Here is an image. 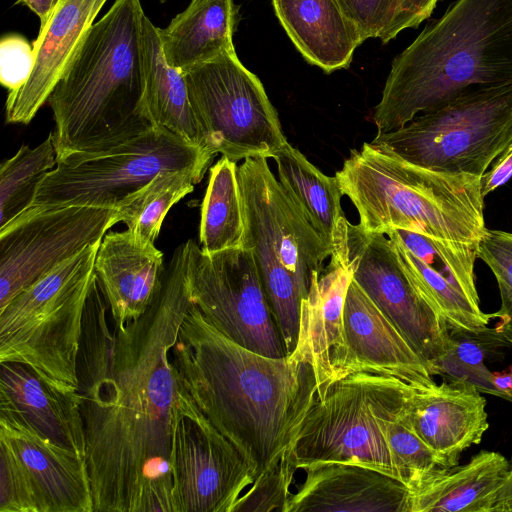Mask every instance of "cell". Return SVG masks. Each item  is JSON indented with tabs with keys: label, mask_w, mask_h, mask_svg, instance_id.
<instances>
[{
	"label": "cell",
	"mask_w": 512,
	"mask_h": 512,
	"mask_svg": "<svg viewBox=\"0 0 512 512\" xmlns=\"http://www.w3.org/2000/svg\"><path fill=\"white\" fill-rule=\"evenodd\" d=\"M191 305L184 245L139 318L117 323L97 277L87 299L77 391L94 512H172L171 349Z\"/></svg>",
	"instance_id": "obj_1"
},
{
	"label": "cell",
	"mask_w": 512,
	"mask_h": 512,
	"mask_svg": "<svg viewBox=\"0 0 512 512\" xmlns=\"http://www.w3.org/2000/svg\"><path fill=\"white\" fill-rule=\"evenodd\" d=\"M171 361L178 382L235 446L254 480L293 457L303 422L319 398L310 364L267 357L235 343L192 302Z\"/></svg>",
	"instance_id": "obj_2"
},
{
	"label": "cell",
	"mask_w": 512,
	"mask_h": 512,
	"mask_svg": "<svg viewBox=\"0 0 512 512\" xmlns=\"http://www.w3.org/2000/svg\"><path fill=\"white\" fill-rule=\"evenodd\" d=\"M512 84V0H455L391 63L372 120L391 131L469 92Z\"/></svg>",
	"instance_id": "obj_3"
},
{
	"label": "cell",
	"mask_w": 512,
	"mask_h": 512,
	"mask_svg": "<svg viewBox=\"0 0 512 512\" xmlns=\"http://www.w3.org/2000/svg\"><path fill=\"white\" fill-rule=\"evenodd\" d=\"M144 10L115 0L91 26L47 102L57 159L108 150L156 126L146 98Z\"/></svg>",
	"instance_id": "obj_4"
},
{
	"label": "cell",
	"mask_w": 512,
	"mask_h": 512,
	"mask_svg": "<svg viewBox=\"0 0 512 512\" xmlns=\"http://www.w3.org/2000/svg\"><path fill=\"white\" fill-rule=\"evenodd\" d=\"M335 176L365 231L479 242L488 230L480 177L419 167L370 142L351 149Z\"/></svg>",
	"instance_id": "obj_5"
},
{
	"label": "cell",
	"mask_w": 512,
	"mask_h": 512,
	"mask_svg": "<svg viewBox=\"0 0 512 512\" xmlns=\"http://www.w3.org/2000/svg\"><path fill=\"white\" fill-rule=\"evenodd\" d=\"M237 175L245 219L243 247L252 253L289 356L297 346L302 300L334 248L276 180L266 158L245 159Z\"/></svg>",
	"instance_id": "obj_6"
},
{
	"label": "cell",
	"mask_w": 512,
	"mask_h": 512,
	"mask_svg": "<svg viewBox=\"0 0 512 512\" xmlns=\"http://www.w3.org/2000/svg\"><path fill=\"white\" fill-rule=\"evenodd\" d=\"M100 241L59 264L0 309V363L17 362L78 388L77 358Z\"/></svg>",
	"instance_id": "obj_7"
},
{
	"label": "cell",
	"mask_w": 512,
	"mask_h": 512,
	"mask_svg": "<svg viewBox=\"0 0 512 512\" xmlns=\"http://www.w3.org/2000/svg\"><path fill=\"white\" fill-rule=\"evenodd\" d=\"M413 388L398 378L367 372L334 382L303 422L293 450L295 467L357 464L398 479L384 423L404 406Z\"/></svg>",
	"instance_id": "obj_8"
},
{
	"label": "cell",
	"mask_w": 512,
	"mask_h": 512,
	"mask_svg": "<svg viewBox=\"0 0 512 512\" xmlns=\"http://www.w3.org/2000/svg\"><path fill=\"white\" fill-rule=\"evenodd\" d=\"M511 142L512 84L469 92L370 143L419 167L481 178Z\"/></svg>",
	"instance_id": "obj_9"
},
{
	"label": "cell",
	"mask_w": 512,
	"mask_h": 512,
	"mask_svg": "<svg viewBox=\"0 0 512 512\" xmlns=\"http://www.w3.org/2000/svg\"><path fill=\"white\" fill-rule=\"evenodd\" d=\"M214 154L161 126L108 150L57 159L24 213L70 205L119 209L133 193L166 170H207Z\"/></svg>",
	"instance_id": "obj_10"
},
{
	"label": "cell",
	"mask_w": 512,
	"mask_h": 512,
	"mask_svg": "<svg viewBox=\"0 0 512 512\" xmlns=\"http://www.w3.org/2000/svg\"><path fill=\"white\" fill-rule=\"evenodd\" d=\"M189 101L202 145L238 162L273 158L287 142L260 79L227 51L186 72Z\"/></svg>",
	"instance_id": "obj_11"
},
{
	"label": "cell",
	"mask_w": 512,
	"mask_h": 512,
	"mask_svg": "<svg viewBox=\"0 0 512 512\" xmlns=\"http://www.w3.org/2000/svg\"><path fill=\"white\" fill-rule=\"evenodd\" d=\"M183 245L187 292L203 317L253 352L287 356L251 251L241 247L207 254L194 240Z\"/></svg>",
	"instance_id": "obj_12"
},
{
	"label": "cell",
	"mask_w": 512,
	"mask_h": 512,
	"mask_svg": "<svg viewBox=\"0 0 512 512\" xmlns=\"http://www.w3.org/2000/svg\"><path fill=\"white\" fill-rule=\"evenodd\" d=\"M170 467L172 512H233L254 482L248 463L179 382L171 410Z\"/></svg>",
	"instance_id": "obj_13"
},
{
	"label": "cell",
	"mask_w": 512,
	"mask_h": 512,
	"mask_svg": "<svg viewBox=\"0 0 512 512\" xmlns=\"http://www.w3.org/2000/svg\"><path fill=\"white\" fill-rule=\"evenodd\" d=\"M341 231L353 280L435 376L449 344L445 319L417 289L389 237L365 231L346 218L341 222Z\"/></svg>",
	"instance_id": "obj_14"
},
{
	"label": "cell",
	"mask_w": 512,
	"mask_h": 512,
	"mask_svg": "<svg viewBox=\"0 0 512 512\" xmlns=\"http://www.w3.org/2000/svg\"><path fill=\"white\" fill-rule=\"evenodd\" d=\"M118 222L117 209L70 205L23 213L0 229V309Z\"/></svg>",
	"instance_id": "obj_15"
},
{
	"label": "cell",
	"mask_w": 512,
	"mask_h": 512,
	"mask_svg": "<svg viewBox=\"0 0 512 512\" xmlns=\"http://www.w3.org/2000/svg\"><path fill=\"white\" fill-rule=\"evenodd\" d=\"M352 278L340 223L330 261L320 275L313 276L309 294L302 300L297 346L289 355L312 366L319 386L318 400L334 382L347 376L343 309Z\"/></svg>",
	"instance_id": "obj_16"
},
{
	"label": "cell",
	"mask_w": 512,
	"mask_h": 512,
	"mask_svg": "<svg viewBox=\"0 0 512 512\" xmlns=\"http://www.w3.org/2000/svg\"><path fill=\"white\" fill-rule=\"evenodd\" d=\"M0 441L16 454L39 512H94L86 460L39 433L15 409L0 405Z\"/></svg>",
	"instance_id": "obj_17"
},
{
	"label": "cell",
	"mask_w": 512,
	"mask_h": 512,
	"mask_svg": "<svg viewBox=\"0 0 512 512\" xmlns=\"http://www.w3.org/2000/svg\"><path fill=\"white\" fill-rule=\"evenodd\" d=\"M485 407L486 400L476 387L444 380L413 388L403 414L448 468L459 463L464 450L481 442L489 428Z\"/></svg>",
	"instance_id": "obj_18"
},
{
	"label": "cell",
	"mask_w": 512,
	"mask_h": 512,
	"mask_svg": "<svg viewBox=\"0 0 512 512\" xmlns=\"http://www.w3.org/2000/svg\"><path fill=\"white\" fill-rule=\"evenodd\" d=\"M343 320L347 376L356 372L392 376L415 388L435 382L419 355L353 278L345 297Z\"/></svg>",
	"instance_id": "obj_19"
},
{
	"label": "cell",
	"mask_w": 512,
	"mask_h": 512,
	"mask_svg": "<svg viewBox=\"0 0 512 512\" xmlns=\"http://www.w3.org/2000/svg\"><path fill=\"white\" fill-rule=\"evenodd\" d=\"M107 0H60L34 40V67L27 82L8 92V123L28 124L47 102Z\"/></svg>",
	"instance_id": "obj_20"
},
{
	"label": "cell",
	"mask_w": 512,
	"mask_h": 512,
	"mask_svg": "<svg viewBox=\"0 0 512 512\" xmlns=\"http://www.w3.org/2000/svg\"><path fill=\"white\" fill-rule=\"evenodd\" d=\"M286 512H410V491L398 479L357 464L306 468Z\"/></svg>",
	"instance_id": "obj_21"
},
{
	"label": "cell",
	"mask_w": 512,
	"mask_h": 512,
	"mask_svg": "<svg viewBox=\"0 0 512 512\" xmlns=\"http://www.w3.org/2000/svg\"><path fill=\"white\" fill-rule=\"evenodd\" d=\"M163 253L152 242L128 229L109 232L102 238L95 274L117 323L139 318L148 309L162 285Z\"/></svg>",
	"instance_id": "obj_22"
},
{
	"label": "cell",
	"mask_w": 512,
	"mask_h": 512,
	"mask_svg": "<svg viewBox=\"0 0 512 512\" xmlns=\"http://www.w3.org/2000/svg\"><path fill=\"white\" fill-rule=\"evenodd\" d=\"M0 405L15 409L43 436L85 459L78 391L44 380L27 365L1 362Z\"/></svg>",
	"instance_id": "obj_23"
},
{
	"label": "cell",
	"mask_w": 512,
	"mask_h": 512,
	"mask_svg": "<svg viewBox=\"0 0 512 512\" xmlns=\"http://www.w3.org/2000/svg\"><path fill=\"white\" fill-rule=\"evenodd\" d=\"M272 4L304 59L326 73L348 67L364 42L337 0H272Z\"/></svg>",
	"instance_id": "obj_24"
},
{
	"label": "cell",
	"mask_w": 512,
	"mask_h": 512,
	"mask_svg": "<svg viewBox=\"0 0 512 512\" xmlns=\"http://www.w3.org/2000/svg\"><path fill=\"white\" fill-rule=\"evenodd\" d=\"M509 466L502 454L482 450L464 465L439 468L410 490V512H491Z\"/></svg>",
	"instance_id": "obj_25"
},
{
	"label": "cell",
	"mask_w": 512,
	"mask_h": 512,
	"mask_svg": "<svg viewBox=\"0 0 512 512\" xmlns=\"http://www.w3.org/2000/svg\"><path fill=\"white\" fill-rule=\"evenodd\" d=\"M237 17L233 0H191L166 28H159L167 63L184 73L235 50L233 34Z\"/></svg>",
	"instance_id": "obj_26"
},
{
	"label": "cell",
	"mask_w": 512,
	"mask_h": 512,
	"mask_svg": "<svg viewBox=\"0 0 512 512\" xmlns=\"http://www.w3.org/2000/svg\"><path fill=\"white\" fill-rule=\"evenodd\" d=\"M142 43L146 98L153 123L203 147L184 73L167 63L159 28L146 15Z\"/></svg>",
	"instance_id": "obj_27"
},
{
	"label": "cell",
	"mask_w": 512,
	"mask_h": 512,
	"mask_svg": "<svg viewBox=\"0 0 512 512\" xmlns=\"http://www.w3.org/2000/svg\"><path fill=\"white\" fill-rule=\"evenodd\" d=\"M278 181L319 235L334 248V239L345 218L343 196L336 176L325 175L298 149L286 142L273 156Z\"/></svg>",
	"instance_id": "obj_28"
},
{
	"label": "cell",
	"mask_w": 512,
	"mask_h": 512,
	"mask_svg": "<svg viewBox=\"0 0 512 512\" xmlns=\"http://www.w3.org/2000/svg\"><path fill=\"white\" fill-rule=\"evenodd\" d=\"M237 170V162L224 156L209 169L199 225V245L207 254L243 247L245 219Z\"/></svg>",
	"instance_id": "obj_29"
},
{
	"label": "cell",
	"mask_w": 512,
	"mask_h": 512,
	"mask_svg": "<svg viewBox=\"0 0 512 512\" xmlns=\"http://www.w3.org/2000/svg\"><path fill=\"white\" fill-rule=\"evenodd\" d=\"M207 170H166L154 176L119 207L120 222L143 241L154 243L171 207L194 190Z\"/></svg>",
	"instance_id": "obj_30"
},
{
	"label": "cell",
	"mask_w": 512,
	"mask_h": 512,
	"mask_svg": "<svg viewBox=\"0 0 512 512\" xmlns=\"http://www.w3.org/2000/svg\"><path fill=\"white\" fill-rule=\"evenodd\" d=\"M53 133L39 145H22L0 166V229L26 212L46 175L55 168Z\"/></svg>",
	"instance_id": "obj_31"
},
{
	"label": "cell",
	"mask_w": 512,
	"mask_h": 512,
	"mask_svg": "<svg viewBox=\"0 0 512 512\" xmlns=\"http://www.w3.org/2000/svg\"><path fill=\"white\" fill-rule=\"evenodd\" d=\"M396 237L413 255L443 276L458 290L479 301L474 275L479 242H457L396 229Z\"/></svg>",
	"instance_id": "obj_32"
},
{
	"label": "cell",
	"mask_w": 512,
	"mask_h": 512,
	"mask_svg": "<svg viewBox=\"0 0 512 512\" xmlns=\"http://www.w3.org/2000/svg\"><path fill=\"white\" fill-rule=\"evenodd\" d=\"M449 344L440 359L435 375L450 382L466 383L481 393L499 397L492 372L484 364L489 351L507 342L494 328L480 333L449 329Z\"/></svg>",
	"instance_id": "obj_33"
},
{
	"label": "cell",
	"mask_w": 512,
	"mask_h": 512,
	"mask_svg": "<svg viewBox=\"0 0 512 512\" xmlns=\"http://www.w3.org/2000/svg\"><path fill=\"white\" fill-rule=\"evenodd\" d=\"M404 406L385 420L384 433L397 478L410 491L430 473L446 467L438 455L409 426L403 414Z\"/></svg>",
	"instance_id": "obj_34"
},
{
	"label": "cell",
	"mask_w": 512,
	"mask_h": 512,
	"mask_svg": "<svg viewBox=\"0 0 512 512\" xmlns=\"http://www.w3.org/2000/svg\"><path fill=\"white\" fill-rule=\"evenodd\" d=\"M478 258L491 269L500 291L494 330L512 344V233L488 229L479 241Z\"/></svg>",
	"instance_id": "obj_35"
},
{
	"label": "cell",
	"mask_w": 512,
	"mask_h": 512,
	"mask_svg": "<svg viewBox=\"0 0 512 512\" xmlns=\"http://www.w3.org/2000/svg\"><path fill=\"white\" fill-rule=\"evenodd\" d=\"M297 468L293 457L258 476L236 502L233 512H286Z\"/></svg>",
	"instance_id": "obj_36"
},
{
	"label": "cell",
	"mask_w": 512,
	"mask_h": 512,
	"mask_svg": "<svg viewBox=\"0 0 512 512\" xmlns=\"http://www.w3.org/2000/svg\"><path fill=\"white\" fill-rule=\"evenodd\" d=\"M0 512H39L23 465L3 441H0Z\"/></svg>",
	"instance_id": "obj_37"
},
{
	"label": "cell",
	"mask_w": 512,
	"mask_h": 512,
	"mask_svg": "<svg viewBox=\"0 0 512 512\" xmlns=\"http://www.w3.org/2000/svg\"><path fill=\"white\" fill-rule=\"evenodd\" d=\"M33 44L24 36L9 33L0 40V82L13 92L29 79L34 67Z\"/></svg>",
	"instance_id": "obj_38"
},
{
	"label": "cell",
	"mask_w": 512,
	"mask_h": 512,
	"mask_svg": "<svg viewBox=\"0 0 512 512\" xmlns=\"http://www.w3.org/2000/svg\"><path fill=\"white\" fill-rule=\"evenodd\" d=\"M337 1L365 41L369 38H379L390 23L399 0Z\"/></svg>",
	"instance_id": "obj_39"
},
{
	"label": "cell",
	"mask_w": 512,
	"mask_h": 512,
	"mask_svg": "<svg viewBox=\"0 0 512 512\" xmlns=\"http://www.w3.org/2000/svg\"><path fill=\"white\" fill-rule=\"evenodd\" d=\"M439 0H399L393 17L380 34L382 43H388L401 31L407 28H416L433 12Z\"/></svg>",
	"instance_id": "obj_40"
},
{
	"label": "cell",
	"mask_w": 512,
	"mask_h": 512,
	"mask_svg": "<svg viewBox=\"0 0 512 512\" xmlns=\"http://www.w3.org/2000/svg\"><path fill=\"white\" fill-rule=\"evenodd\" d=\"M512 177V142L494 160L488 170L481 176L483 197L506 184Z\"/></svg>",
	"instance_id": "obj_41"
},
{
	"label": "cell",
	"mask_w": 512,
	"mask_h": 512,
	"mask_svg": "<svg viewBox=\"0 0 512 512\" xmlns=\"http://www.w3.org/2000/svg\"><path fill=\"white\" fill-rule=\"evenodd\" d=\"M509 463L508 474L496 494L491 512H512V459Z\"/></svg>",
	"instance_id": "obj_42"
},
{
	"label": "cell",
	"mask_w": 512,
	"mask_h": 512,
	"mask_svg": "<svg viewBox=\"0 0 512 512\" xmlns=\"http://www.w3.org/2000/svg\"><path fill=\"white\" fill-rule=\"evenodd\" d=\"M59 2L60 0H18V3L36 14L40 20V28L47 23Z\"/></svg>",
	"instance_id": "obj_43"
},
{
	"label": "cell",
	"mask_w": 512,
	"mask_h": 512,
	"mask_svg": "<svg viewBox=\"0 0 512 512\" xmlns=\"http://www.w3.org/2000/svg\"><path fill=\"white\" fill-rule=\"evenodd\" d=\"M493 383L499 397L508 401H512V365L506 370L500 372H493Z\"/></svg>",
	"instance_id": "obj_44"
},
{
	"label": "cell",
	"mask_w": 512,
	"mask_h": 512,
	"mask_svg": "<svg viewBox=\"0 0 512 512\" xmlns=\"http://www.w3.org/2000/svg\"><path fill=\"white\" fill-rule=\"evenodd\" d=\"M160 1L164 2V1H166V0H160Z\"/></svg>",
	"instance_id": "obj_45"
}]
</instances>
